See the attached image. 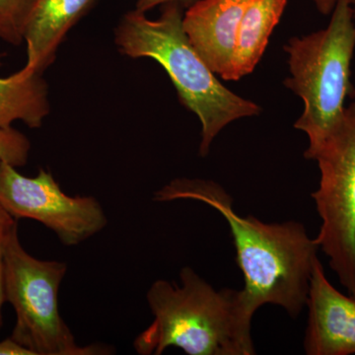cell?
Here are the masks:
<instances>
[{"mask_svg":"<svg viewBox=\"0 0 355 355\" xmlns=\"http://www.w3.org/2000/svg\"><path fill=\"white\" fill-rule=\"evenodd\" d=\"M153 200H195L218 211L230 228L236 261L244 277L243 291L252 309L257 312L270 304L279 306L294 319L301 314L320 250L302 223H266L240 216L227 191L210 180L178 178L156 191Z\"/></svg>","mask_w":355,"mask_h":355,"instance_id":"6da1fadb","label":"cell"},{"mask_svg":"<svg viewBox=\"0 0 355 355\" xmlns=\"http://www.w3.org/2000/svg\"><path fill=\"white\" fill-rule=\"evenodd\" d=\"M181 282L155 280L146 300L153 323L133 340L139 355H160L178 347L189 355H254V311L243 289H216L191 266Z\"/></svg>","mask_w":355,"mask_h":355,"instance_id":"7a4b0ae2","label":"cell"},{"mask_svg":"<svg viewBox=\"0 0 355 355\" xmlns=\"http://www.w3.org/2000/svg\"><path fill=\"white\" fill-rule=\"evenodd\" d=\"M184 8L177 3L162 6L157 19L133 9L114 29V44L121 55L151 58L167 72L184 108L202 123L198 153L205 157L212 142L233 121L259 116L261 108L226 87L205 64L184 32Z\"/></svg>","mask_w":355,"mask_h":355,"instance_id":"3957f363","label":"cell"},{"mask_svg":"<svg viewBox=\"0 0 355 355\" xmlns=\"http://www.w3.org/2000/svg\"><path fill=\"white\" fill-rule=\"evenodd\" d=\"M284 51L291 76L284 84L304 103L294 128L307 135L309 146L304 156L308 158L342 116L345 99L355 95L352 83L355 17L349 0H338L326 28L293 37Z\"/></svg>","mask_w":355,"mask_h":355,"instance_id":"277c9868","label":"cell"},{"mask_svg":"<svg viewBox=\"0 0 355 355\" xmlns=\"http://www.w3.org/2000/svg\"><path fill=\"white\" fill-rule=\"evenodd\" d=\"M6 302L12 306L16 323L10 338L32 355H104L111 345H81L58 308V291L67 272V263L44 261L26 251L17 222L7 231L3 247Z\"/></svg>","mask_w":355,"mask_h":355,"instance_id":"5b68a950","label":"cell"},{"mask_svg":"<svg viewBox=\"0 0 355 355\" xmlns=\"http://www.w3.org/2000/svg\"><path fill=\"white\" fill-rule=\"evenodd\" d=\"M319 166L312 193L322 224L320 250L349 295L355 298V103L345 107L326 139L309 157Z\"/></svg>","mask_w":355,"mask_h":355,"instance_id":"8992f818","label":"cell"},{"mask_svg":"<svg viewBox=\"0 0 355 355\" xmlns=\"http://www.w3.org/2000/svg\"><path fill=\"white\" fill-rule=\"evenodd\" d=\"M0 205L14 219H31L50 229L64 246L87 241L106 228L108 217L92 196H69L48 170L27 177L0 162Z\"/></svg>","mask_w":355,"mask_h":355,"instance_id":"52a82bcc","label":"cell"},{"mask_svg":"<svg viewBox=\"0 0 355 355\" xmlns=\"http://www.w3.org/2000/svg\"><path fill=\"white\" fill-rule=\"evenodd\" d=\"M306 306V354H355V298L329 282L320 260L313 270Z\"/></svg>","mask_w":355,"mask_h":355,"instance_id":"ba28073f","label":"cell"},{"mask_svg":"<svg viewBox=\"0 0 355 355\" xmlns=\"http://www.w3.org/2000/svg\"><path fill=\"white\" fill-rule=\"evenodd\" d=\"M250 0H198L184 12V32L198 55L223 80L235 81L238 30Z\"/></svg>","mask_w":355,"mask_h":355,"instance_id":"9c48e42d","label":"cell"},{"mask_svg":"<svg viewBox=\"0 0 355 355\" xmlns=\"http://www.w3.org/2000/svg\"><path fill=\"white\" fill-rule=\"evenodd\" d=\"M98 0H37L24 33L27 62L23 69L44 73L57 58L70 30Z\"/></svg>","mask_w":355,"mask_h":355,"instance_id":"30bf717a","label":"cell"},{"mask_svg":"<svg viewBox=\"0 0 355 355\" xmlns=\"http://www.w3.org/2000/svg\"><path fill=\"white\" fill-rule=\"evenodd\" d=\"M50 112L49 86L43 74L22 69L0 78V128H12L15 121H22L36 130Z\"/></svg>","mask_w":355,"mask_h":355,"instance_id":"8fae6325","label":"cell"},{"mask_svg":"<svg viewBox=\"0 0 355 355\" xmlns=\"http://www.w3.org/2000/svg\"><path fill=\"white\" fill-rule=\"evenodd\" d=\"M287 0H250L243 14L235 51V81L249 76L261 62Z\"/></svg>","mask_w":355,"mask_h":355,"instance_id":"7c38bea8","label":"cell"},{"mask_svg":"<svg viewBox=\"0 0 355 355\" xmlns=\"http://www.w3.org/2000/svg\"><path fill=\"white\" fill-rule=\"evenodd\" d=\"M37 0H0V41L20 46L24 43L28 19Z\"/></svg>","mask_w":355,"mask_h":355,"instance_id":"4fadbf2b","label":"cell"},{"mask_svg":"<svg viewBox=\"0 0 355 355\" xmlns=\"http://www.w3.org/2000/svg\"><path fill=\"white\" fill-rule=\"evenodd\" d=\"M31 142L24 135L12 128H0V162L14 167H23L29 160Z\"/></svg>","mask_w":355,"mask_h":355,"instance_id":"5bb4252c","label":"cell"},{"mask_svg":"<svg viewBox=\"0 0 355 355\" xmlns=\"http://www.w3.org/2000/svg\"><path fill=\"white\" fill-rule=\"evenodd\" d=\"M196 1L198 0H137L135 9L146 13L147 11L153 10L155 7L162 6L167 3H177L184 9L188 8Z\"/></svg>","mask_w":355,"mask_h":355,"instance_id":"9a60e30c","label":"cell"},{"mask_svg":"<svg viewBox=\"0 0 355 355\" xmlns=\"http://www.w3.org/2000/svg\"><path fill=\"white\" fill-rule=\"evenodd\" d=\"M6 232L0 233V330H1L2 324H3V320H2V307H3L4 302H6L3 261L4 237H6Z\"/></svg>","mask_w":355,"mask_h":355,"instance_id":"2e32d148","label":"cell"},{"mask_svg":"<svg viewBox=\"0 0 355 355\" xmlns=\"http://www.w3.org/2000/svg\"><path fill=\"white\" fill-rule=\"evenodd\" d=\"M0 355H32V354L30 350L25 349L9 336L6 340H0Z\"/></svg>","mask_w":355,"mask_h":355,"instance_id":"e0dca14e","label":"cell"},{"mask_svg":"<svg viewBox=\"0 0 355 355\" xmlns=\"http://www.w3.org/2000/svg\"><path fill=\"white\" fill-rule=\"evenodd\" d=\"M316 6L317 10L324 15H331L338 0H311Z\"/></svg>","mask_w":355,"mask_h":355,"instance_id":"ac0fdd59","label":"cell"},{"mask_svg":"<svg viewBox=\"0 0 355 355\" xmlns=\"http://www.w3.org/2000/svg\"><path fill=\"white\" fill-rule=\"evenodd\" d=\"M15 222H17V220L9 216L0 205V233L6 232Z\"/></svg>","mask_w":355,"mask_h":355,"instance_id":"d6986e66","label":"cell"},{"mask_svg":"<svg viewBox=\"0 0 355 355\" xmlns=\"http://www.w3.org/2000/svg\"><path fill=\"white\" fill-rule=\"evenodd\" d=\"M350 4H352V10H354V17H355V0H349Z\"/></svg>","mask_w":355,"mask_h":355,"instance_id":"ffe728a7","label":"cell"},{"mask_svg":"<svg viewBox=\"0 0 355 355\" xmlns=\"http://www.w3.org/2000/svg\"><path fill=\"white\" fill-rule=\"evenodd\" d=\"M2 58H3V55H1V53H0V67H2Z\"/></svg>","mask_w":355,"mask_h":355,"instance_id":"44dd1931","label":"cell"}]
</instances>
